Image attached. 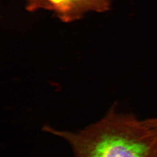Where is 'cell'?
<instances>
[{
  "instance_id": "cell-1",
  "label": "cell",
  "mask_w": 157,
  "mask_h": 157,
  "mask_svg": "<svg viewBox=\"0 0 157 157\" xmlns=\"http://www.w3.org/2000/svg\"><path fill=\"white\" fill-rule=\"evenodd\" d=\"M51 133L69 143L74 157H157V132L150 120L114 109L78 132Z\"/></svg>"
},
{
  "instance_id": "cell-2",
  "label": "cell",
  "mask_w": 157,
  "mask_h": 157,
  "mask_svg": "<svg viewBox=\"0 0 157 157\" xmlns=\"http://www.w3.org/2000/svg\"><path fill=\"white\" fill-rule=\"evenodd\" d=\"M57 7L62 9H68L76 2L81 0H48Z\"/></svg>"
}]
</instances>
